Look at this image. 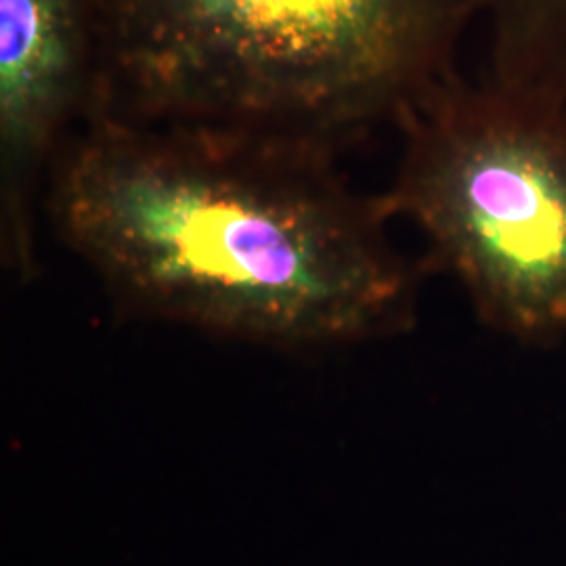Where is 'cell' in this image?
Segmentation results:
<instances>
[{
    "mask_svg": "<svg viewBox=\"0 0 566 566\" xmlns=\"http://www.w3.org/2000/svg\"><path fill=\"white\" fill-rule=\"evenodd\" d=\"M42 210L124 313L277 348L407 332L430 275L392 240L385 193L282 143L93 118Z\"/></svg>",
    "mask_w": 566,
    "mask_h": 566,
    "instance_id": "obj_1",
    "label": "cell"
},
{
    "mask_svg": "<svg viewBox=\"0 0 566 566\" xmlns=\"http://www.w3.org/2000/svg\"><path fill=\"white\" fill-rule=\"evenodd\" d=\"M386 203L512 343L566 340V99L462 74L399 126Z\"/></svg>",
    "mask_w": 566,
    "mask_h": 566,
    "instance_id": "obj_3",
    "label": "cell"
},
{
    "mask_svg": "<svg viewBox=\"0 0 566 566\" xmlns=\"http://www.w3.org/2000/svg\"><path fill=\"white\" fill-rule=\"evenodd\" d=\"M102 0H0V166L4 261L34 264L39 182L91 120Z\"/></svg>",
    "mask_w": 566,
    "mask_h": 566,
    "instance_id": "obj_4",
    "label": "cell"
},
{
    "mask_svg": "<svg viewBox=\"0 0 566 566\" xmlns=\"http://www.w3.org/2000/svg\"><path fill=\"white\" fill-rule=\"evenodd\" d=\"M486 0H102L93 118L338 156L460 74ZM88 120V122H91Z\"/></svg>",
    "mask_w": 566,
    "mask_h": 566,
    "instance_id": "obj_2",
    "label": "cell"
},
{
    "mask_svg": "<svg viewBox=\"0 0 566 566\" xmlns=\"http://www.w3.org/2000/svg\"><path fill=\"white\" fill-rule=\"evenodd\" d=\"M489 76L566 99V0H486Z\"/></svg>",
    "mask_w": 566,
    "mask_h": 566,
    "instance_id": "obj_5",
    "label": "cell"
}]
</instances>
